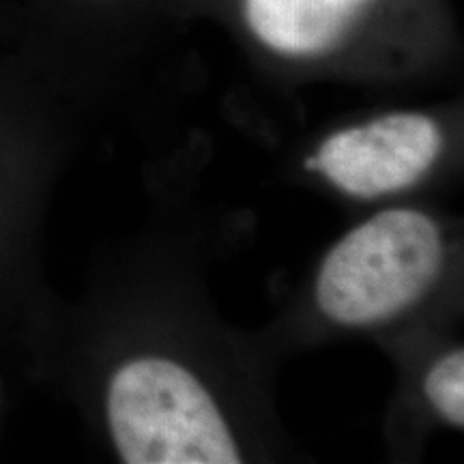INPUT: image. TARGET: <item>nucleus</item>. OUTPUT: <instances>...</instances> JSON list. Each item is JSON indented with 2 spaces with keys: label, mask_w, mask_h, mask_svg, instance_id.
<instances>
[{
  "label": "nucleus",
  "mask_w": 464,
  "mask_h": 464,
  "mask_svg": "<svg viewBox=\"0 0 464 464\" xmlns=\"http://www.w3.org/2000/svg\"><path fill=\"white\" fill-rule=\"evenodd\" d=\"M58 3H63V0H58ZM73 3H78V0H73Z\"/></svg>",
  "instance_id": "nucleus-6"
},
{
  "label": "nucleus",
  "mask_w": 464,
  "mask_h": 464,
  "mask_svg": "<svg viewBox=\"0 0 464 464\" xmlns=\"http://www.w3.org/2000/svg\"><path fill=\"white\" fill-rule=\"evenodd\" d=\"M423 390L445 421L456 428L464 426V353L460 348L432 365Z\"/></svg>",
  "instance_id": "nucleus-5"
},
{
  "label": "nucleus",
  "mask_w": 464,
  "mask_h": 464,
  "mask_svg": "<svg viewBox=\"0 0 464 464\" xmlns=\"http://www.w3.org/2000/svg\"><path fill=\"white\" fill-rule=\"evenodd\" d=\"M443 133L430 116L393 112L335 131L305 161L355 198H376L415 185L439 160Z\"/></svg>",
  "instance_id": "nucleus-3"
},
{
  "label": "nucleus",
  "mask_w": 464,
  "mask_h": 464,
  "mask_svg": "<svg viewBox=\"0 0 464 464\" xmlns=\"http://www.w3.org/2000/svg\"><path fill=\"white\" fill-rule=\"evenodd\" d=\"M379 0H241L249 34L274 54L321 58L340 50Z\"/></svg>",
  "instance_id": "nucleus-4"
},
{
  "label": "nucleus",
  "mask_w": 464,
  "mask_h": 464,
  "mask_svg": "<svg viewBox=\"0 0 464 464\" xmlns=\"http://www.w3.org/2000/svg\"><path fill=\"white\" fill-rule=\"evenodd\" d=\"M110 437L125 464H239L228 423L188 368L164 357L121 365L108 382Z\"/></svg>",
  "instance_id": "nucleus-1"
},
{
  "label": "nucleus",
  "mask_w": 464,
  "mask_h": 464,
  "mask_svg": "<svg viewBox=\"0 0 464 464\" xmlns=\"http://www.w3.org/2000/svg\"><path fill=\"white\" fill-rule=\"evenodd\" d=\"M440 266L437 222L413 208H392L353 228L324 256L316 304L351 327L390 321L426 297Z\"/></svg>",
  "instance_id": "nucleus-2"
}]
</instances>
